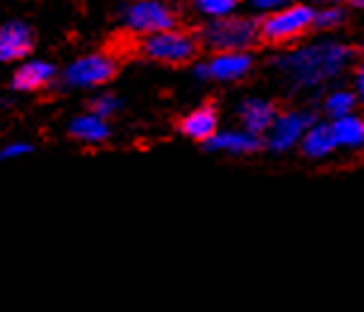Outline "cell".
<instances>
[{
  "instance_id": "6da1fadb",
  "label": "cell",
  "mask_w": 364,
  "mask_h": 312,
  "mask_svg": "<svg viewBox=\"0 0 364 312\" xmlns=\"http://www.w3.org/2000/svg\"><path fill=\"white\" fill-rule=\"evenodd\" d=\"M353 56L355 51L341 41H314L276 56L273 68L295 92H316L346 73Z\"/></svg>"
},
{
  "instance_id": "7c38bea8",
  "label": "cell",
  "mask_w": 364,
  "mask_h": 312,
  "mask_svg": "<svg viewBox=\"0 0 364 312\" xmlns=\"http://www.w3.org/2000/svg\"><path fill=\"white\" fill-rule=\"evenodd\" d=\"M338 149L336 137H333V128H331V120H314L309 125V130L304 132V137L300 142V152L307 156V159L321 161L331 156Z\"/></svg>"
},
{
  "instance_id": "7a4b0ae2",
  "label": "cell",
  "mask_w": 364,
  "mask_h": 312,
  "mask_svg": "<svg viewBox=\"0 0 364 312\" xmlns=\"http://www.w3.org/2000/svg\"><path fill=\"white\" fill-rule=\"evenodd\" d=\"M199 41L213 53L223 51H250L259 38V19L242 17V15H228L218 19H209L201 27Z\"/></svg>"
},
{
  "instance_id": "484cf974",
  "label": "cell",
  "mask_w": 364,
  "mask_h": 312,
  "mask_svg": "<svg viewBox=\"0 0 364 312\" xmlns=\"http://www.w3.org/2000/svg\"><path fill=\"white\" fill-rule=\"evenodd\" d=\"M360 53H362V58H364V43H362V46H360Z\"/></svg>"
},
{
  "instance_id": "d4e9b609",
  "label": "cell",
  "mask_w": 364,
  "mask_h": 312,
  "mask_svg": "<svg viewBox=\"0 0 364 312\" xmlns=\"http://www.w3.org/2000/svg\"><path fill=\"white\" fill-rule=\"evenodd\" d=\"M353 8H364V0H348Z\"/></svg>"
},
{
  "instance_id": "603a6c76",
  "label": "cell",
  "mask_w": 364,
  "mask_h": 312,
  "mask_svg": "<svg viewBox=\"0 0 364 312\" xmlns=\"http://www.w3.org/2000/svg\"><path fill=\"white\" fill-rule=\"evenodd\" d=\"M355 94H357V99L364 101V58L355 70Z\"/></svg>"
},
{
  "instance_id": "d6986e66",
  "label": "cell",
  "mask_w": 364,
  "mask_h": 312,
  "mask_svg": "<svg viewBox=\"0 0 364 312\" xmlns=\"http://www.w3.org/2000/svg\"><path fill=\"white\" fill-rule=\"evenodd\" d=\"M240 0H197V10L206 19H218L237 12Z\"/></svg>"
},
{
  "instance_id": "cb8c5ba5",
  "label": "cell",
  "mask_w": 364,
  "mask_h": 312,
  "mask_svg": "<svg viewBox=\"0 0 364 312\" xmlns=\"http://www.w3.org/2000/svg\"><path fill=\"white\" fill-rule=\"evenodd\" d=\"M311 3H316V5H336V3H341V0H311Z\"/></svg>"
},
{
  "instance_id": "2e32d148",
  "label": "cell",
  "mask_w": 364,
  "mask_h": 312,
  "mask_svg": "<svg viewBox=\"0 0 364 312\" xmlns=\"http://www.w3.org/2000/svg\"><path fill=\"white\" fill-rule=\"evenodd\" d=\"M70 135L80 142H87V145H101V142L108 140L110 128H108L106 118L89 113V115H80L77 120H73V125H70Z\"/></svg>"
},
{
  "instance_id": "9c48e42d",
  "label": "cell",
  "mask_w": 364,
  "mask_h": 312,
  "mask_svg": "<svg viewBox=\"0 0 364 312\" xmlns=\"http://www.w3.org/2000/svg\"><path fill=\"white\" fill-rule=\"evenodd\" d=\"M206 152L213 154H230V156H250L257 154L264 147L262 135H255L245 128L232 130H216L209 140L204 142Z\"/></svg>"
},
{
  "instance_id": "5bb4252c",
  "label": "cell",
  "mask_w": 364,
  "mask_h": 312,
  "mask_svg": "<svg viewBox=\"0 0 364 312\" xmlns=\"http://www.w3.org/2000/svg\"><path fill=\"white\" fill-rule=\"evenodd\" d=\"M53 77H55V68L50 63L31 61L24 63L15 73V77H12V89H17V92H36V89H43L46 84L53 82Z\"/></svg>"
},
{
  "instance_id": "e0dca14e",
  "label": "cell",
  "mask_w": 364,
  "mask_h": 312,
  "mask_svg": "<svg viewBox=\"0 0 364 312\" xmlns=\"http://www.w3.org/2000/svg\"><path fill=\"white\" fill-rule=\"evenodd\" d=\"M355 106H357L355 89H333V92H328V96L323 99V113H326L331 120L353 113Z\"/></svg>"
},
{
  "instance_id": "7402d4cb",
  "label": "cell",
  "mask_w": 364,
  "mask_h": 312,
  "mask_svg": "<svg viewBox=\"0 0 364 312\" xmlns=\"http://www.w3.org/2000/svg\"><path fill=\"white\" fill-rule=\"evenodd\" d=\"M29 152H34V147H31V145H24V142H19V145H10V147H5L3 152H0V159H12V156L29 154Z\"/></svg>"
},
{
  "instance_id": "9a60e30c",
  "label": "cell",
  "mask_w": 364,
  "mask_h": 312,
  "mask_svg": "<svg viewBox=\"0 0 364 312\" xmlns=\"http://www.w3.org/2000/svg\"><path fill=\"white\" fill-rule=\"evenodd\" d=\"M331 128H333L338 149H350V152L364 149V118L357 115L355 110L348 115H341V118H333Z\"/></svg>"
},
{
  "instance_id": "8fae6325",
  "label": "cell",
  "mask_w": 364,
  "mask_h": 312,
  "mask_svg": "<svg viewBox=\"0 0 364 312\" xmlns=\"http://www.w3.org/2000/svg\"><path fill=\"white\" fill-rule=\"evenodd\" d=\"M34 48V34L27 24L10 22L0 27V63L19 61V58L29 56Z\"/></svg>"
},
{
  "instance_id": "52a82bcc",
  "label": "cell",
  "mask_w": 364,
  "mask_h": 312,
  "mask_svg": "<svg viewBox=\"0 0 364 312\" xmlns=\"http://www.w3.org/2000/svg\"><path fill=\"white\" fill-rule=\"evenodd\" d=\"M122 19H125L129 31L144 36L173 29L175 22H178L175 12L166 3H161V0H136V3L127 5L122 10Z\"/></svg>"
},
{
  "instance_id": "277c9868",
  "label": "cell",
  "mask_w": 364,
  "mask_h": 312,
  "mask_svg": "<svg viewBox=\"0 0 364 312\" xmlns=\"http://www.w3.org/2000/svg\"><path fill=\"white\" fill-rule=\"evenodd\" d=\"M141 53L149 61L164 65H185L194 61V56H197V38L175 27L166 31H156V34L144 36Z\"/></svg>"
},
{
  "instance_id": "8992f818",
  "label": "cell",
  "mask_w": 364,
  "mask_h": 312,
  "mask_svg": "<svg viewBox=\"0 0 364 312\" xmlns=\"http://www.w3.org/2000/svg\"><path fill=\"white\" fill-rule=\"evenodd\" d=\"M255 68V58L250 51H223V53H213L209 61H201L194 65V77L201 82H240Z\"/></svg>"
},
{
  "instance_id": "44dd1931",
  "label": "cell",
  "mask_w": 364,
  "mask_h": 312,
  "mask_svg": "<svg viewBox=\"0 0 364 312\" xmlns=\"http://www.w3.org/2000/svg\"><path fill=\"white\" fill-rule=\"evenodd\" d=\"M288 5V0H252V10L259 12V15H269V12H276Z\"/></svg>"
},
{
  "instance_id": "ba28073f",
  "label": "cell",
  "mask_w": 364,
  "mask_h": 312,
  "mask_svg": "<svg viewBox=\"0 0 364 312\" xmlns=\"http://www.w3.org/2000/svg\"><path fill=\"white\" fill-rule=\"evenodd\" d=\"M115 70H118V65H115V61L110 56L91 53V56H84L70 65V68L65 70L63 80L68 87H80V89L101 87V84L113 80Z\"/></svg>"
},
{
  "instance_id": "ac0fdd59",
  "label": "cell",
  "mask_w": 364,
  "mask_h": 312,
  "mask_svg": "<svg viewBox=\"0 0 364 312\" xmlns=\"http://www.w3.org/2000/svg\"><path fill=\"white\" fill-rule=\"evenodd\" d=\"M346 22V10L341 5H321L314 15V29L318 31H331V29H338L341 24Z\"/></svg>"
},
{
  "instance_id": "ffe728a7",
  "label": "cell",
  "mask_w": 364,
  "mask_h": 312,
  "mask_svg": "<svg viewBox=\"0 0 364 312\" xmlns=\"http://www.w3.org/2000/svg\"><path fill=\"white\" fill-rule=\"evenodd\" d=\"M120 99L118 96H113V94H101V96H96L94 101L89 103V113H94V115H101V118H110V115H115L120 110Z\"/></svg>"
},
{
  "instance_id": "4fadbf2b",
  "label": "cell",
  "mask_w": 364,
  "mask_h": 312,
  "mask_svg": "<svg viewBox=\"0 0 364 312\" xmlns=\"http://www.w3.org/2000/svg\"><path fill=\"white\" fill-rule=\"evenodd\" d=\"M216 130H218V110L216 106H211V103L190 110V113L180 120V132L194 142H201V145H204Z\"/></svg>"
},
{
  "instance_id": "3957f363",
  "label": "cell",
  "mask_w": 364,
  "mask_h": 312,
  "mask_svg": "<svg viewBox=\"0 0 364 312\" xmlns=\"http://www.w3.org/2000/svg\"><path fill=\"white\" fill-rule=\"evenodd\" d=\"M314 5H285V8L262 15L259 38L266 43H292L314 29Z\"/></svg>"
},
{
  "instance_id": "30bf717a",
  "label": "cell",
  "mask_w": 364,
  "mask_h": 312,
  "mask_svg": "<svg viewBox=\"0 0 364 312\" xmlns=\"http://www.w3.org/2000/svg\"><path fill=\"white\" fill-rule=\"evenodd\" d=\"M278 115V106L269 99H259V96H250L237 106L240 125L255 135H266Z\"/></svg>"
},
{
  "instance_id": "5b68a950",
  "label": "cell",
  "mask_w": 364,
  "mask_h": 312,
  "mask_svg": "<svg viewBox=\"0 0 364 312\" xmlns=\"http://www.w3.org/2000/svg\"><path fill=\"white\" fill-rule=\"evenodd\" d=\"M314 120H316L314 113L307 108L278 110L276 120H273V125L269 128V132H266L264 145L269 147L273 154L292 152L295 147H300L304 132H307Z\"/></svg>"
}]
</instances>
